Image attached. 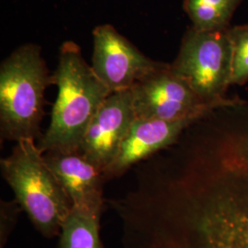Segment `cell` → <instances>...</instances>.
<instances>
[{
	"label": "cell",
	"mask_w": 248,
	"mask_h": 248,
	"mask_svg": "<svg viewBox=\"0 0 248 248\" xmlns=\"http://www.w3.org/2000/svg\"><path fill=\"white\" fill-rule=\"evenodd\" d=\"M151 248H248V137L218 153L178 189Z\"/></svg>",
	"instance_id": "6da1fadb"
},
{
	"label": "cell",
	"mask_w": 248,
	"mask_h": 248,
	"mask_svg": "<svg viewBox=\"0 0 248 248\" xmlns=\"http://www.w3.org/2000/svg\"><path fill=\"white\" fill-rule=\"evenodd\" d=\"M53 84L58 88L57 98L38 148L43 154L78 152L92 119L111 92L83 58L78 45L72 41L64 42L60 48Z\"/></svg>",
	"instance_id": "7a4b0ae2"
},
{
	"label": "cell",
	"mask_w": 248,
	"mask_h": 248,
	"mask_svg": "<svg viewBox=\"0 0 248 248\" xmlns=\"http://www.w3.org/2000/svg\"><path fill=\"white\" fill-rule=\"evenodd\" d=\"M53 84L39 45H22L0 66L1 139L18 142L40 137L45 89Z\"/></svg>",
	"instance_id": "3957f363"
},
{
	"label": "cell",
	"mask_w": 248,
	"mask_h": 248,
	"mask_svg": "<svg viewBox=\"0 0 248 248\" xmlns=\"http://www.w3.org/2000/svg\"><path fill=\"white\" fill-rule=\"evenodd\" d=\"M0 165L3 178L12 188L15 201L36 230L45 238L59 236L73 206L35 141L17 142Z\"/></svg>",
	"instance_id": "277c9868"
},
{
	"label": "cell",
	"mask_w": 248,
	"mask_h": 248,
	"mask_svg": "<svg viewBox=\"0 0 248 248\" xmlns=\"http://www.w3.org/2000/svg\"><path fill=\"white\" fill-rule=\"evenodd\" d=\"M229 29L199 31L190 27L183 36L177 58L170 63L172 70L208 105L233 106L243 101L226 97L232 86Z\"/></svg>",
	"instance_id": "5b68a950"
},
{
	"label": "cell",
	"mask_w": 248,
	"mask_h": 248,
	"mask_svg": "<svg viewBox=\"0 0 248 248\" xmlns=\"http://www.w3.org/2000/svg\"><path fill=\"white\" fill-rule=\"evenodd\" d=\"M131 91L135 118L138 119L169 122L189 118L202 120L223 108L205 104L172 70L170 63L165 62L136 83Z\"/></svg>",
	"instance_id": "8992f818"
},
{
	"label": "cell",
	"mask_w": 248,
	"mask_h": 248,
	"mask_svg": "<svg viewBox=\"0 0 248 248\" xmlns=\"http://www.w3.org/2000/svg\"><path fill=\"white\" fill-rule=\"evenodd\" d=\"M161 64L141 53L112 25H99L93 31L91 66L111 93L133 89Z\"/></svg>",
	"instance_id": "52a82bcc"
},
{
	"label": "cell",
	"mask_w": 248,
	"mask_h": 248,
	"mask_svg": "<svg viewBox=\"0 0 248 248\" xmlns=\"http://www.w3.org/2000/svg\"><path fill=\"white\" fill-rule=\"evenodd\" d=\"M134 119L131 89L111 93L92 119L78 153L103 175L115 158Z\"/></svg>",
	"instance_id": "ba28073f"
},
{
	"label": "cell",
	"mask_w": 248,
	"mask_h": 248,
	"mask_svg": "<svg viewBox=\"0 0 248 248\" xmlns=\"http://www.w3.org/2000/svg\"><path fill=\"white\" fill-rule=\"evenodd\" d=\"M200 121L194 118L173 122L135 118L103 177H119L136 163L172 146L182 133Z\"/></svg>",
	"instance_id": "9c48e42d"
},
{
	"label": "cell",
	"mask_w": 248,
	"mask_h": 248,
	"mask_svg": "<svg viewBox=\"0 0 248 248\" xmlns=\"http://www.w3.org/2000/svg\"><path fill=\"white\" fill-rule=\"evenodd\" d=\"M44 155L73 208L101 216L102 173L78 152H48Z\"/></svg>",
	"instance_id": "30bf717a"
},
{
	"label": "cell",
	"mask_w": 248,
	"mask_h": 248,
	"mask_svg": "<svg viewBox=\"0 0 248 248\" xmlns=\"http://www.w3.org/2000/svg\"><path fill=\"white\" fill-rule=\"evenodd\" d=\"M242 0H184L183 8L199 31L230 28L231 19Z\"/></svg>",
	"instance_id": "8fae6325"
},
{
	"label": "cell",
	"mask_w": 248,
	"mask_h": 248,
	"mask_svg": "<svg viewBox=\"0 0 248 248\" xmlns=\"http://www.w3.org/2000/svg\"><path fill=\"white\" fill-rule=\"evenodd\" d=\"M59 248H103L100 216L73 208L62 224Z\"/></svg>",
	"instance_id": "7c38bea8"
},
{
	"label": "cell",
	"mask_w": 248,
	"mask_h": 248,
	"mask_svg": "<svg viewBox=\"0 0 248 248\" xmlns=\"http://www.w3.org/2000/svg\"><path fill=\"white\" fill-rule=\"evenodd\" d=\"M232 45L231 84L243 86L248 82V25H237L229 29Z\"/></svg>",
	"instance_id": "4fadbf2b"
}]
</instances>
